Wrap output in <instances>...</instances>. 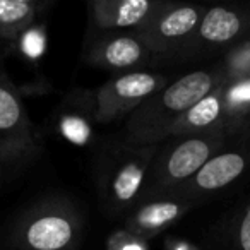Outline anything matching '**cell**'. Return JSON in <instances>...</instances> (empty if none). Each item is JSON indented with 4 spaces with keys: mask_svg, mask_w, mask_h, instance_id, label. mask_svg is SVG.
Returning <instances> with one entry per match:
<instances>
[{
    "mask_svg": "<svg viewBox=\"0 0 250 250\" xmlns=\"http://www.w3.org/2000/svg\"><path fill=\"white\" fill-rule=\"evenodd\" d=\"M223 86L221 74L195 70L175 81L171 86L151 96L134 111L130 120V141L149 143L168 136L170 127L194 104Z\"/></svg>",
    "mask_w": 250,
    "mask_h": 250,
    "instance_id": "obj_1",
    "label": "cell"
},
{
    "mask_svg": "<svg viewBox=\"0 0 250 250\" xmlns=\"http://www.w3.org/2000/svg\"><path fill=\"white\" fill-rule=\"evenodd\" d=\"M165 86V77L147 72H130L108 81L98 89L96 118L110 122L127 111H136L147 98Z\"/></svg>",
    "mask_w": 250,
    "mask_h": 250,
    "instance_id": "obj_2",
    "label": "cell"
},
{
    "mask_svg": "<svg viewBox=\"0 0 250 250\" xmlns=\"http://www.w3.org/2000/svg\"><path fill=\"white\" fill-rule=\"evenodd\" d=\"M204 11L201 7L165 4L153 18L136 29V38L153 52H167L180 40L187 38L201 24Z\"/></svg>",
    "mask_w": 250,
    "mask_h": 250,
    "instance_id": "obj_3",
    "label": "cell"
},
{
    "mask_svg": "<svg viewBox=\"0 0 250 250\" xmlns=\"http://www.w3.org/2000/svg\"><path fill=\"white\" fill-rule=\"evenodd\" d=\"M77 235V223L57 208L35 214L22 228L26 250H69Z\"/></svg>",
    "mask_w": 250,
    "mask_h": 250,
    "instance_id": "obj_4",
    "label": "cell"
},
{
    "mask_svg": "<svg viewBox=\"0 0 250 250\" xmlns=\"http://www.w3.org/2000/svg\"><path fill=\"white\" fill-rule=\"evenodd\" d=\"M165 4L151 0H94L93 19L101 29L141 28Z\"/></svg>",
    "mask_w": 250,
    "mask_h": 250,
    "instance_id": "obj_5",
    "label": "cell"
},
{
    "mask_svg": "<svg viewBox=\"0 0 250 250\" xmlns=\"http://www.w3.org/2000/svg\"><path fill=\"white\" fill-rule=\"evenodd\" d=\"M214 153V139L211 136H194L180 143L170 153L161 170V182L167 185L177 184L194 177Z\"/></svg>",
    "mask_w": 250,
    "mask_h": 250,
    "instance_id": "obj_6",
    "label": "cell"
},
{
    "mask_svg": "<svg viewBox=\"0 0 250 250\" xmlns=\"http://www.w3.org/2000/svg\"><path fill=\"white\" fill-rule=\"evenodd\" d=\"M146 57V46L134 36H113L104 38L94 45L89 60L94 65L108 70L129 69L143 62Z\"/></svg>",
    "mask_w": 250,
    "mask_h": 250,
    "instance_id": "obj_7",
    "label": "cell"
},
{
    "mask_svg": "<svg viewBox=\"0 0 250 250\" xmlns=\"http://www.w3.org/2000/svg\"><path fill=\"white\" fill-rule=\"evenodd\" d=\"M29 122L19 98L0 84V144L9 151L24 149L29 144Z\"/></svg>",
    "mask_w": 250,
    "mask_h": 250,
    "instance_id": "obj_8",
    "label": "cell"
},
{
    "mask_svg": "<svg viewBox=\"0 0 250 250\" xmlns=\"http://www.w3.org/2000/svg\"><path fill=\"white\" fill-rule=\"evenodd\" d=\"M247 167L245 158L240 153H223L212 156L197 173L194 175L192 188L202 192H212L226 187L243 173Z\"/></svg>",
    "mask_w": 250,
    "mask_h": 250,
    "instance_id": "obj_9",
    "label": "cell"
},
{
    "mask_svg": "<svg viewBox=\"0 0 250 250\" xmlns=\"http://www.w3.org/2000/svg\"><path fill=\"white\" fill-rule=\"evenodd\" d=\"M223 111H225V86H219L204 100L194 104L188 111H185L170 127L168 136H177V134L182 136V134L199 132L202 129H208L221 118Z\"/></svg>",
    "mask_w": 250,
    "mask_h": 250,
    "instance_id": "obj_10",
    "label": "cell"
},
{
    "mask_svg": "<svg viewBox=\"0 0 250 250\" xmlns=\"http://www.w3.org/2000/svg\"><path fill=\"white\" fill-rule=\"evenodd\" d=\"M245 29L243 18L233 9L214 7L204 12L197 31L206 45H225Z\"/></svg>",
    "mask_w": 250,
    "mask_h": 250,
    "instance_id": "obj_11",
    "label": "cell"
},
{
    "mask_svg": "<svg viewBox=\"0 0 250 250\" xmlns=\"http://www.w3.org/2000/svg\"><path fill=\"white\" fill-rule=\"evenodd\" d=\"M38 4L33 0H0V38L16 40L29 29Z\"/></svg>",
    "mask_w": 250,
    "mask_h": 250,
    "instance_id": "obj_12",
    "label": "cell"
},
{
    "mask_svg": "<svg viewBox=\"0 0 250 250\" xmlns=\"http://www.w3.org/2000/svg\"><path fill=\"white\" fill-rule=\"evenodd\" d=\"M182 214V204L171 201H160L146 204L132 218V228L137 235H156L167 225L173 223Z\"/></svg>",
    "mask_w": 250,
    "mask_h": 250,
    "instance_id": "obj_13",
    "label": "cell"
},
{
    "mask_svg": "<svg viewBox=\"0 0 250 250\" xmlns=\"http://www.w3.org/2000/svg\"><path fill=\"white\" fill-rule=\"evenodd\" d=\"M146 160H130L122 165L120 170L115 173L111 184V197L118 204H127L136 197L144 180Z\"/></svg>",
    "mask_w": 250,
    "mask_h": 250,
    "instance_id": "obj_14",
    "label": "cell"
},
{
    "mask_svg": "<svg viewBox=\"0 0 250 250\" xmlns=\"http://www.w3.org/2000/svg\"><path fill=\"white\" fill-rule=\"evenodd\" d=\"M62 134L70 141V143L76 144H86L87 139H89V125H87L86 120L79 117H74V115H69V117L62 118Z\"/></svg>",
    "mask_w": 250,
    "mask_h": 250,
    "instance_id": "obj_15",
    "label": "cell"
},
{
    "mask_svg": "<svg viewBox=\"0 0 250 250\" xmlns=\"http://www.w3.org/2000/svg\"><path fill=\"white\" fill-rule=\"evenodd\" d=\"M250 104V81H242L235 86L225 87V108L242 110Z\"/></svg>",
    "mask_w": 250,
    "mask_h": 250,
    "instance_id": "obj_16",
    "label": "cell"
},
{
    "mask_svg": "<svg viewBox=\"0 0 250 250\" xmlns=\"http://www.w3.org/2000/svg\"><path fill=\"white\" fill-rule=\"evenodd\" d=\"M22 38V50L28 57H40L45 52V36L40 29H28Z\"/></svg>",
    "mask_w": 250,
    "mask_h": 250,
    "instance_id": "obj_17",
    "label": "cell"
},
{
    "mask_svg": "<svg viewBox=\"0 0 250 250\" xmlns=\"http://www.w3.org/2000/svg\"><path fill=\"white\" fill-rule=\"evenodd\" d=\"M238 243L242 250H250V208L243 214L238 228Z\"/></svg>",
    "mask_w": 250,
    "mask_h": 250,
    "instance_id": "obj_18",
    "label": "cell"
},
{
    "mask_svg": "<svg viewBox=\"0 0 250 250\" xmlns=\"http://www.w3.org/2000/svg\"><path fill=\"white\" fill-rule=\"evenodd\" d=\"M233 69L242 72L243 76L250 74V45L243 46V48L236 53V57H233Z\"/></svg>",
    "mask_w": 250,
    "mask_h": 250,
    "instance_id": "obj_19",
    "label": "cell"
}]
</instances>
